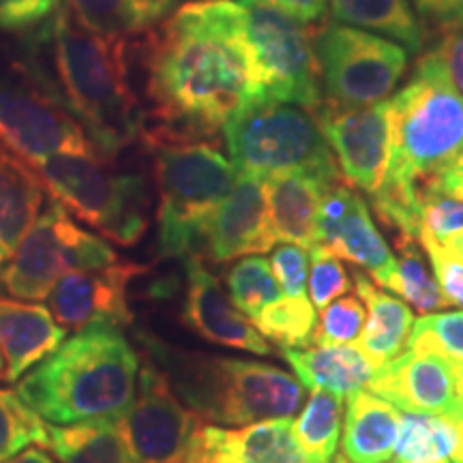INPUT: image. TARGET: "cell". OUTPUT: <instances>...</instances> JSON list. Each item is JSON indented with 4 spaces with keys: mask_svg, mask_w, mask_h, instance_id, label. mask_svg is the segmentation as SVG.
<instances>
[{
    "mask_svg": "<svg viewBox=\"0 0 463 463\" xmlns=\"http://www.w3.org/2000/svg\"><path fill=\"white\" fill-rule=\"evenodd\" d=\"M155 144L211 142L249 101V62L239 3L195 0L150 28L142 43Z\"/></svg>",
    "mask_w": 463,
    "mask_h": 463,
    "instance_id": "obj_1",
    "label": "cell"
},
{
    "mask_svg": "<svg viewBox=\"0 0 463 463\" xmlns=\"http://www.w3.org/2000/svg\"><path fill=\"white\" fill-rule=\"evenodd\" d=\"M140 367L120 328L89 326L34 364L15 392L52 425L118 419L136 397Z\"/></svg>",
    "mask_w": 463,
    "mask_h": 463,
    "instance_id": "obj_2",
    "label": "cell"
},
{
    "mask_svg": "<svg viewBox=\"0 0 463 463\" xmlns=\"http://www.w3.org/2000/svg\"><path fill=\"white\" fill-rule=\"evenodd\" d=\"M54 71L75 118L103 159L116 155L144 133L146 114L131 90L127 71V39L92 33L67 7L52 20Z\"/></svg>",
    "mask_w": 463,
    "mask_h": 463,
    "instance_id": "obj_3",
    "label": "cell"
},
{
    "mask_svg": "<svg viewBox=\"0 0 463 463\" xmlns=\"http://www.w3.org/2000/svg\"><path fill=\"white\" fill-rule=\"evenodd\" d=\"M463 164V92L436 52L416 62L391 99L389 159L378 187L425 195L439 174Z\"/></svg>",
    "mask_w": 463,
    "mask_h": 463,
    "instance_id": "obj_4",
    "label": "cell"
},
{
    "mask_svg": "<svg viewBox=\"0 0 463 463\" xmlns=\"http://www.w3.org/2000/svg\"><path fill=\"white\" fill-rule=\"evenodd\" d=\"M142 344L167 373L176 395L202 420L245 427L292 419L303 405V384L275 364L174 350L148 335H142Z\"/></svg>",
    "mask_w": 463,
    "mask_h": 463,
    "instance_id": "obj_5",
    "label": "cell"
},
{
    "mask_svg": "<svg viewBox=\"0 0 463 463\" xmlns=\"http://www.w3.org/2000/svg\"><path fill=\"white\" fill-rule=\"evenodd\" d=\"M148 148L155 155L159 191V256H200L206 225L230 195L239 172L215 142L155 144Z\"/></svg>",
    "mask_w": 463,
    "mask_h": 463,
    "instance_id": "obj_6",
    "label": "cell"
},
{
    "mask_svg": "<svg viewBox=\"0 0 463 463\" xmlns=\"http://www.w3.org/2000/svg\"><path fill=\"white\" fill-rule=\"evenodd\" d=\"M232 165L266 178L303 174L324 184L344 181L331 146L309 109L286 101H247L223 127Z\"/></svg>",
    "mask_w": 463,
    "mask_h": 463,
    "instance_id": "obj_7",
    "label": "cell"
},
{
    "mask_svg": "<svg viewBox=\"0 0 463 463\" xmlns=\"http://www.w3.org/2000/svg\"><path fill=\"white\" fill-rule=\"evenodd\" d=\"M109 164L99 155L65 153L28 167L67 213L90 225L101 239L131 247L148 225L146 187L140 176L116 172Z\"/></svg>",
    "mask_w": 463,
    "mask_h": 463,
    "instance_id": "obj_8",
    "label": "cell"
},
{
    "mask_svg": "<svg viewBox=\"0 0 463 463\" xmlns=\"http://www.w3.org/2000/svg\"><path fill=\"white\" fill-rule=\"evenodd\" d=\"M239 20L249 62V101H286L314 112L324 99L314 37L258 0L239 3Z\"/></svg>",
    "mask_w": 463,
    "mask_h": 463,
    "instance_id": "obj_9",
    "label": "cell"
},
{
    "mask_svg": "<svg viewBox=\"0 0 463 463\" xmlns=\"http://www.w3.org/2000/svg\"><path fill=\"white\" fill-rule=\"evenodd\" d=\"M118 262L106 239L80 228L61 202L50 200L0 270V286L11 298L42 303L73 270Z\"/></svg>",
    "mask_w": 463,
    "mask_h": 463,
    "instance_id": "obj_10",
    "label": "cell"
},
{
    "mask_svg": "<svg viewBox=\"0 0 463 463\" xmlns=\"http://www.w3.org/2000/svg\"><path fill=\"white\" fill-rule=\"evenodd\" d=\"M314 52L326 99L363 108L389 101L408 69L402 45L361 28L328 22L314 31Z\"/></svg>",
    "mask_w": 463,
    "mask_h": 463,
    "instance_id": "obj_11",
    "label": "cell"
},
{
    "mask_svg": "<svg viewBox=\"0 0 463 463\" xmlns=\"http://www.w3.org/2000/svg\"><path fill=\"white\" fill-rule=\"evenodd\" d=\"M202 425L204 420L183 403L164 369L146 358L137 375L136 397L118 416L133 463H183Z\"/></svg>",
    "mask_w": 463,
    "mask_h": 463,
    "instance_id": "obj_12",
    "label": "cell"
},
{
    "mask_svg": "<svg viewBox=\"0 0 463 463\" xmlns=\"http://www.w3.org/2000/svg\"><path fill=\"white\" fill-rule=\"evenodd\" d=\"M0 144L26 165L65 153L99 155L65 106L31 84L9 80H0Z\"/></svg>",
    "mask_w": 463,
    "mask_h": 463,
    "instance_id": "obj_13",
    "label": "cell"
},
{
    "mask_svg": "<svg viewBox=\"0 0 463 463\" xmlns=\"http://www.w3.org/2000/svg\"><path fill=\"white\" fill-rule=\"evenodd\" d=\"M389 112L391 99L363 108L322 99L311 112L335 153L341 176L369 195L382 183L389 159Z\"/></svg>",
    "mask_w": 463,
    "mask_h": 463,
    "instance_id": "obj_14",
    "label": "cell"
},
{
    "mask_svg": "<svg viewBox=\"0 0 463 463\" xmlns=\"http://www.w3.org/2000/svg\"><path fill=\"white\" fill-rule=\"evenodd\" d=\"M144 270V266L123 260L103 269L73 270L62 277L45 298L48 309L58 326L65 331H82L89 326H129L133 322L129 283Z\"/></svg>",
    "mask_w": 463,
    "mask_h": 463,
    "instance_id": "obj_15",
    "label": "cell"
},
{
    "mask_svg": "<svg viewBox=\"0 0 463 463\" xmlns=\"http://www.w3.org/2000/svg\"><path fill=\"white\" fill-rule=\"evenodd\" d=\"M402 412L457 419L463 403L457 395L455 363L427 350H408L375 369L367 386Z\"/></svg>",
    "mask_w": 463,
    "mask_h": 463,
    "instance_id": "obj_16",
    "label": "cell"
},
{
    "mask_svg": "<svg viewBox=\"0 0 463 463\" xmlns=\"http://www.w3.org/2000/svg\"><path fill=\"white\" fill-rule=\"evenodd\" d=\"M184 270H187V294L183 305V322L189 331L217 345L251 352L258 356L273 354L275 350L269 339L232 303L230 294L206 269L200 256L184 260Z\"/></svg>",
    "mask_w": 463,
    "mask_h": 463,
    "instance_id": "obj_17",
    "label": "cell"
},
{
    "mask_svg": "<svg viewBox=\"0 0 463 463\" xmlns=\"http://www.w3.org/2000/svg\"><path fill=\"white\" fill-rule=\"evenodd\" d=\"M275 245L266 183L262 178L239 174L230 195L219 204L206 225L202 251H206L213 262L222 264L241 256H260Z\"/></svg>",
    "mask_w": 463,
    "mask_h": 463,
    "instance_id": "obj_18",
    "label": "cell"
},
{
    "mask_svg": "<svg viewBox=\"0 0 463 463\" xmlns=\"http://www.w3.org/2000/svg\"><path fill=\"white\" fill-rule=\"evenodd\" d=\"M65 339L67 331L45 305L0 297V358L7 382L24 378Z\"/></svg>",
    "mask_w": 463,
    "mask_h": 463,
    "instance_id": "obj_19",
    "label": "cell"
},
{
    "mask_svg": "<svg viewBox=\"0 0 463 463\" xmlns=\"http://www.w3.org/2000/svg\"><path fill=\"white\" fill-rule=\"evenodd\" d=\"M317 245L331 249L337 258L372 275L378 286L391 289L397 273V258L375 228L369 206L361 195H356L344 217L317 228Z\"/></svg>",
    "mask_w": 463,
    "mask_h": 463,
    "instance_id": "obj_20",
    "label": "cell"
},
{
    "mask_svg": "<svg viewBox=\"0 0 463 463\" xmlns=\"http://www.w3.org/2000/svg\"><path fill=\"white\" fill-rule=\"evenodd\" d=\"M281 356L294 369L303 389L328 391L341 399L369 386L378 369L361 345L352 344L281 350Z\"/></svg>",
    "mask_w": 463,
    "mask_h": 463,
    "instance_id": "obj_21",
    "label": "cell"
},
{
    "mask_svg": "<svg viewBox=\"0 0 463 463\" xmlns=\"http://www.w3.org/2000/svg\"><path fill=\"white\" fill-rule=\"evenodd\" d=\"M198 436L234 463H314L297 442L292 419L260 420L241 430L202 425Z\"/></svg>",
    "mask_w": 463,
    "mask_h": 463,
    "instance_id": "obj_22",
    "label": "cell"
},
{
    "mask_svg": "<svg viewBox=\"0 0 463 463\" xmlns=\"http://www.w3.org/2000/svg\"><path fill=\"white\" fill-rule=\"evenodd\" d=\"M270 228L277 242H289L303 249L317 245V215L324 184L303 174H281L266 178Z\"/></svg>",
    "mask_w": 463,
    "mask_h": 463,
    "instance_id": "obj_23",
    "label": "cell"
},
{
    "mask_svg": "<svg viewBox=\"0 0 463 463\" xmlns=\"http://www.w3.org/2000/svg\"><path fill=\"white\" fill-rule=\"evenodd\" d=\"M402 414L395 405L358 391L347 397L344 457L350 463H389L395 455Z\"/></svg>",
    "mask_w": 463,
    "mask_h": 463,
    "instance_id": "obj_24",
    "label": "cell"
},
{
    "mask_svg": "<svg viewBox=\"0 0 463 463\" xmlns=\"http://www.w3.org/2000/svg\"><path fill=\"white\" fill-rule=\"evenodd\" d=\"M352 283L367 309V320L358 345L380 367L402 354L403 347H408L416 320L412 309L403 300L375 288V283L361 273V269L352 273Z\"/></svg>",
    "mask_w": 463,
    "mask_h": 463,
    "instance_id": "obj_25",
    "label": "cell"
},
{
    "mask_svg": "<svg viewBox=\"0 0 463 463\" xmlns=\"http://www.w3.org/2000/svg\"><path fill=\"white\" fill-rule=\"evenodd\" d=\"M43 208V184L0 144V270Z\"/></svg>",
    "mask_w": 463,
    "mask_h": 463,
    "instance_id": "obj_26",
    "label": "cell"
},
{
    "mask_svg": "<svg viewBox=\"0 0 463 463\" xmlns=\"http://www.w3.org/2000/svg\"><path fill=\"white\" fill-rule=\"evenodd\" d=\"M48 449L58 463H133L118 419L48 425Z\"/></svg>",
    "mask_w": 463,
    "mask_h": 463,
    "instance_id": "obj_27",
    "label": "cell"
},
{
    "mask_svg": "<svg viewBox=\"0 0 463 463\" xmlns=\"http://www.w3.org/2000/svg\"><path fill=\"white\" fill-rule=\"evenodd\" d=\"M333 22L372 31L380 37L419 52L425 45V28L410 0H331Z\"/></svg>",
    "mask_w": 463,
    "mask_h": 463,
    "instance_id": "obj_28",
    "label": "cell"
},
{
    "mask_svg": "<svg viewBox=\"0 0 463 463\" xmlns=\"http://www.w3.org/2000/svg\"><path fill=\"white\" fill-rule=\"evenodd\" d=\"M176 0H67V9L89 31L125 39L150 31L170 14Z\"/></svg>",
    "mask_w": 463,
    "mask_h": 463,
    "instance_id": "obj_29",
    "label": "cell"
},
{
    "mask_svg": "<svg viewBox=\"0 0 463 463\" xmlns=\"http://www.w3.org/2000/svg\"><path fill=\"white\" fill-rule=\"evenodd\" d=\"M344 402L328 391H314L303 412L292 422V431L305 455L314 463H333L341 438Z\"/></svg>",
    "mask_w": 463,
    "mask_h": 463,
    "instance_id": "obj_30",
    "label": "cell"
},
{
    "mask_svg": "<svg viewBox=\"0 0 463 463\" xmlns=\"http://www.w3.org/2000/svg\"><path fill=\"white\" fill-rule=\"evenodd\" d=\"M457 447V427L447 416L402 414L395 455L402 463H447Z\"/></svg>",
    "mask_w": 463,
    "mask_h": 463,
    "instance_id": "obj_31",
    "label": "cell"
},
{
    "mask_svg": "<svg viewBox=\"0 0 463 463\" xmlns=\"http://www.w3.org/2000/svg\"><path fill=\"white\" fill-rule=\"evenodd\" d=\"M419 239L412 236L397 234L395 249H397V273L392 279L391 292L414 305L422 314L449 307L450 303L439 289L436 277L430 273V266L425 260V249L419 247Z\"/></svg>",
    "mask_w": 463,
    "mask_h": 463,
    "instance_id": "obj_32",
    "label": "cell"
},
{
    "mask_svg": "<svg viewBox=\"0 0 463 463\" xmlns=\"http://www.w3.org/2000/svg\"><path fill=\"white\" fill-rule=\"evenodd\" d=\"M256 328L266 339L273 341L281 350H298L314 341L317 326V314L314 303L307 297H286L277 298L260 314Z\"/></svg>",
    "mask_w": 463,
    "mask_h": 463,
    "instance_id": "obj_33",
    "label": "cell"
},
{
    "mask_svg": "<svg viewBox=\"0 0 463 463\" xmlns=\"http://www.w3.org/2000/svg\"><path fill=\"white\" fill-rule=\"evenodd\" d=\"M225 283H228L232 303L239 307L241 314H245L251 322L262 314L266 307L283 297L270 262L262 256H247L239 260L225 275Z\"/></svg>",
    "mask_w": 463,
    "mask_h": 463,
    "instance_id": "obj_34",
    "label": "cell"
},
{
    "mask_svg": "<svg viewBox=\"0 0 463 463\" xmlns=\"http://www.w3.org/2000/svg\"><path fill=\"white\" fill-rule=\"evenodd\" d=\"M33 444L48 449V422L33 412L15 391L0 389V463L24 453Z\"/></svg>",
    "mask_w": 463,
    "mask_h": 463,
    "instance_id": "obj_35",
    "label": "cell"
},
{
    "mask_svg": "<svg viewBox=\"0 0 463 463\" xmlns=\"http://www.w3.org/2000/svg\"><path fill=\"white\" fill-rule=\"evenodd\" d=\"M408 347L427 350L449 358L450 363H463V311L425 314L414 322Z\"/></svg>",
    "mask_w": 463,
    "mask_h": 463,
    "instance_id": "obj_36",
    "label": "cell"
},
{
    "mask_svg": "<svg viewBox=\"0 0 463 463\" xmlns=\"http://www.w3.org/2000/svg\"><path fill=\"white\" fill-rule=\"evenodd\" d=\"M367 320V309L358 294H344L324 307L317 320L314 341L316 345H350L361 339Z\"/></svg>",
    "mask_w": 463,
    "mask_h": 463,
    "instance_id": "obj_37",
    "label": "cell"
},
{
    "mask_svg": "<svg viewBox=\"0 0 463 463\" xmlns=\"http://www.w3.org/2000/svg\"><path fill=\"white\" fill-rule=\"evenodd\" d=\"M309 297L316 309H324L335 298L352 292V288H354L352 277L345 270V266L341 264V258L335 256L331 249L314 245L309 249Z\"/></svg>",
    "mask_w": 463,
    "mask_h": 463,
    "instance_id": "obj_38",
    "label": "cell"
},
{
    "mask_svg": "<svg viewBox=\"0 0 463 463\" xmlns=\"http://www.w3.org/2000/svg\"><path fill=\"white\" fill-rule=\"evenodd\" d=\"M457 230H463V202L449 198V195L430 187L425 200H422V225L419 239L439 241Z\"/></svg>",
    "mask_w": 463,
    "mask_h": 463,
    "instance_id": "obj_39",
    "label": "cell"
},
{
    "mask_svg": "<svg viewBox=\"0 0 463 463\" xmlns=\"http://www.w3.org/2000/svg\"><path fill=\"white\" fill-rule=\"evenodd\" d=\"M307 249L283 242L270 256V269L286 297H305L307 289Z\"/></svg>",
    "mask_w": 463,
    "mask_h": 463,
    "instance_id": "obj_40",
    "label": "cell"
},
{
    "mask_svg": "<svg viewBox=\"0 0 463 463\" xmlns=\"http://www.w3.org/2000/svg\"><path fill=\"white\" fill-rule=\"evenodd\" d=\"M61 0H0L3 31H31L56 14Z\"/></svg>",
    "mask_w": 463,
    "mask_h": 463,
    "instance_id": "obj_41",
    "label": "cell"
},
{
    "mask_svg": "<svg viewBox=\"0 0 463 463\" xmlns=\"http://www.w3.org/2000/svg\"><path fill=\"white\" fill-rule=\"evenodd\" d=\"M422 249H425V253L431 260L433 273H436V279L444 297H447L450 305L463 307V264L444 258L433 245H422Z\"/></svg>",
    "mask_w": 463,
    "mask_h": 463,
    "instance_id": "obj_42",
    "label": "cell"
},
{
    "mask_svg": "<svg viewBox=\"0 0 463 463\" xmlns=\"http://www.w3.org/2000/svg\"><path fill=\"white\" fill-rule=\"evenodd\" d=\"M258 3L270 5V7H275L305 26L322 20L324 14H326L328 0H258Z\"/></svg>",
    "mask_w": 463,
    "mask_h": 463,
    "instance_id": "obj_43",
    "label": "cell"
},
{
    "mask_svg": "<svg viewBox=\"0 0 463 463\" xmlns=\"http://www.w3.org/2000/svg\"><path fill=\"white\" fill-rule=\"evenodd\" d=\"M433 52L442 58L453 84L463 92V31L447 34Z\"/></svg>",
    "mask_w": 463,
    "mask_h": 463,
    "instance_id": "obj_44",
    "label": "cell"
},
{
    "mask_svg": "<svg viewBox=\"0 0 463 463\" xmlns=\"http://www.w3.org/2000/svg\"><path fill=\"white\" fill-rule=\"evenodd\" d=\"M427 22L442 33L463 31V0H431Z\"/></svg>",
    "mask_w": 463,
    "mask_h": 463,
    "instance_id": "obj_45",
    "label": "cell"
},
{
    "mask_svg": "<svg viewBox=\"0 0 463 463\" xmlns=\"http://www.w3.org/2000/svg\"><path fill=\"white\" fill-rule=\"evenodd\" d=\"M431 189L449 195V198L463 202V164L455 165L453 170L439 174L436 181L431 183Z\"/></svg>",
    "mask_w": 463,
    "mask_h": 463,
    "instance_id": "obj_46",
    "label": "cell"
},
{
    "mask_svg": "<svg viewBox=\"0 0 463 463\" xmlns=\"http://www.w3.org/2000/svg\"><path fill=\"white\" fill-rule=\"evenodd\" d=\"M419 242L420 245H433L444 258L453 260L457 264H463V230H457L453 234L444 236V239L439 241L419 239Z\"/></svg>",
    "mask_w": 463,
    "mask_h": 463,
    "instance_id": "obj_47",
    "label": "cell"
},
{
    "mask_svg": "<svg viewBox=\"0 0 463 463\" xmlns=\"http://www.w3.org/2000/svg\"><path fill=\"white\" fill-rule=\"evenodd\" d=\"M183 463H234V461H230L228 457H223L222 453H217V450L206 447V444L200 439L198 433H195L194 439H191L189 453L184 457Z\"/></svg>",
    "mask_w": 463,
    "mask_h": 463,
    "instance_id": "obj_48",
    "label": "cell"
},
{
    "mask_svg": "<svg viewBox=\"0 0 463 463\" xmlns=\"http://www.w3.org/2000/svg\"><path fill=\"white\" fill-rule=\"evenodd\" d=\"M3 463H56L54 459H52V457L45 453V450H42V449H26L24 453H20V455H15V457H11V459H7V461H3Z\"/></svg>",
    "mask_w": 463,
    "mask_h": 463,
    "instance_id": "obj_49",
    "label": "cell"
},
{
    "mask_svg": "<svg viewBox=\"0 0 463 463\" xmlns=\"http://www.w3.org/2000/svg\"><path fill=\"white\" fill-rule=\"evenodd\" d=\"M455 427H457V447H455V453L450 459H453L455 463H463V412L457 416V419H453Z\"/></svg>",
    "mask_w": 463,
    "mask_h": 463,
    "instance_id": "obj_50",
    "label": "cell"
},
{
    "mask_svg": "<svg viewBox=\"0 0 463 463\" xmlns=\"http://www.w3.org/2000/svg\"><path fill=\"white\" fill-rule=\"evenodd\" d=\"M455 373H457V395H459L463 403V363H455Z\"/></svg>",
    "mask_w": 463,
    "mask_h": 463,
    "instance_id": "obj_51",
    "label": "cell"
},
{
    "mask_svg": "<svg viewBox=\"0 0 463 463\" xmlns=\"http://www.w3.org/2000/svg\"><path fill=\"white\" fill-rule=\"evenodd\" d=\"M412 5L419 11V15H422L427 20V15H430V7H431V0H412Z\"/></svg>",
    "mask_w": 463,
    "mask_h": 463,
    "instance_id": "obj_52",
    "label": "cell"
},
{
    "mask_svg": "<svg viewBox=\"0 0 463 463\" xmlns=\"http://www.w3.org/2000/svg\"><path fill=\"white\" fill-rule=\"evenodd\" d=\"M333 463H350V461H347L344 455H339V457H335V461H333Z\"/></svg>",
    "mask_w": 463,
    "mask_h": 463,
    "instance_id": "obj_53",
    "label": "cell"
},
{
    "mask_svg": "<svg viewBox=\"0 0 463 463\" xmlns=\"http://www.w3.org/2000/svg\"><path fill=\"white\" fill-rule=\"evenodd\" d=\"M3 373H5V363H3V358H0V378H3Z\"/></svg>",
    "mask_w": 463,
    "mask_h": 463,
    "instance_id": "obj_54",
    "label": "cell"
},
{
    "mask_svg": "<svg viewBox=\"0 0 463 463\" xmlns=\"http://www.w3.org/2000/svg\"><path fill=\"white\" fill-rule=\"evenodd\" d=\"M395 463H402V461H395Z\"/></svg>",
    "mask_w": 463,
    "mask_h": 463,
    "instance_id": "obj_55",
    "label": "cell"
}]
</instances>
